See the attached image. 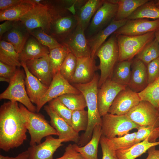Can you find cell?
<instances>
[{
	"instance_id": "1",
	"label": "cell",
	"mask_w": 159,
	"mask_h": 159,
	"mask_svg": "<svg viewBox=\"0 0 159 159\" xmlns=\"http://www.w3.org/2000/svg\"><path fill=\"white\" fill-rule=\"evenodd\" d=\"M27 129L17 102L9 101L0 107V148L5 152L17 148L27 139Z\"/></svg>"
},
{
	"instance_id": "2",
	"label": "cell",
	"mask_w": 159,
	"mask_h": 159,
	"mask_svg": "<svg viewBox=\"0 0 159 159\" xmlns=\"http://www.w3.org/2000/svg\"><path fill=\"white\" fill-rule=\"evenodd\" d=\"M45 1L35 6L19 21L28 32L41 28L49 34L51 24L66 8L58 1Z\"/></svg>"
},
{
	"instance_id": "3",
	"label": "cell",
	"mask_w": 159,
	"mask_h": 159,
	"mask_svg": "<svg viewBox=\"0 0 159 159\" xmlns=\"http://www.w3.org/2000/svg\"><path fill=\"white\" fill-rule=\"evenodd\" d=\"M99 78L98 75L95 74L93 80L88 83L73 84V86L84 95L88 114L87 128L83 134L80 136L77 143V145L80 147L84 146L90 140L94 128L96 125H102V119L98 109L97 97Z\"/></svg>"
},
{
	"instance_id": "4",
	"label": "cell",
	"mask_w": 159,
	"mask_h": 159,
	"mask_svg": "<svg viewBox=\"0 0 159 159\" xmlns=\"http://www.w3.org/2000/svg\"><path fill=\"white\" fill-rule=\"evenodd\" d=\"M19 104L30 136V146L40 144L44 137L49 135H58L56 130L43 115L30 111L21 103Z\"/></svg>"
},
{
	"instance_id": "5",
	"label": "cell",
	"mask_w": 159,
	"mask_h": 159,
	"mask_svg": "<svg viewBox=\"0 0 159 159\" xmlns=\"http://www.w3.org/2000/svg\"><path fill=\"white\" fill-rule=\"evenodd\" d=\"M119 48L115 35L113 34L97 50L95 57L100 59L98 69L101 74L98 82V87L111 76L114 68L118 62Z\"/></svg>"
},
{
	"instance_id": "6",
	"label": "cell",
	"mask_w": 159,
	"mask_h": 159,
	"mask_svg": "<svg viewBox=\"0 0 159 159\" xmlns=\"http://www.w3.org/2000/svg\"><path fill=\"white\" fill-rule=\"evenodd\" d=\"M119 48L118 62L132 60L148 43L155 38V32L138 36H116Z\"/></svg>"
},
{
	"instance_id": "7",
	"label": "cell",
	"mask_w": 159,
	"mask_h": 159,
	"mask_svg": "<svg viewBox=\"0 0 159 159\" xmlns=\"http://www.w3.org/2000/svg\"><path fill=\"white\" fill-rule=\"evenodd\" d=\"M23 70L17 69L6 89L0 95V99L19 102L30 111L35 112L36 107L30 101L25 84V74Z\"/></svg>"
},
{
	"instance_id": "8",
	"label": "cell",
	"mask_w": 159,
	"mask_h": 159,
	"mask_svg": "<svg viewBox=\"0 0 159 159\" xmlns=\"http://www.w3.org/2000/svg\"><path fill=\"white\" fill-rule=\"evenodd\" d=\"M102 135L107 139L122 136L140 126L132 121L126 115L107 113L102 117Z\"/></svg>"
},
{
	"instance_id": "9",
	"label": "cell",
	"mask_w": 159,
	"mask_h": 159,
	"mask_svg": "<svg viewBox=\"0 0 159 159\" xmlns=\"http://www.w3.org/2000/svg\"><path fill=\"white\" fill-rule=\"evenodd\" d=\"M117 0H104L85 30V34L87 39L105 28L114 19L117 9Z\"/></svg>"
},
{
	"instance_id": "10",
	"label": "cell",
	"mask_w": 159,
	"mask_h": 159,
	"mask_svg": "<svg viewBox=\"0 0 159 159\" xmlns=\"http://www.w3.org/2000/svg\"><path fill=\"white\" fill-rule=\"evenodd\" d=\"M126 115L140 126L149 125L157 128L159 125L158 109L147 101L141 100Z\"/></svg>"
},
{
	"instance_id": "11",
	"label": "cell",
	"mask_w": 159,
	"mask_h": 159,
	"mask_svg": "<svg viewBox=\"0 0 159 159\" xmlns=\"http://www.w3.org/2000/svg\"><path fill=\"white\" fill-rule=\"evenodd\" d=\"M81 92L65 79L59 72L54 75L46 93L36 105V112H39L47 102L63 95L73 93L79 94Z\"/></svg>"
},
{
	"instance_id": "12",
	"label": "cell",
	"mask_w": 159,
	"mask_h": 159,
	"mask_svg": "<svg viewBox=\"0 0 159 159\" xmlns=\"http://www.w3.org/2000/svg\"><path fill=\"white\" fill-rule=\"evenodd\" d=\"M77 25L75 15L66 9L59 14L52 22L49 35L59 42L61 43L72 32Z\"/></svg>"
},
{
	"instance_id": "13",
	"label": "cell",
	"mask_w": 159,
	"mask_h": 159,
	"mask_svg": "<svg viewBox=\"0 0 159 159\" xmlns=\"http://www.w3.org/2000/svg\"><path fill=\"white\" fill-rule=\"evenodd\" d=\"M127 87L117 84L108 78L99 87L97 93V102L101 117L108 113L117 95Z\"/></svg>"
},
{
	"instance_id": "14",
	"label": "cell",
	"mask_w": 159,
	"mask_h": 159,
	"mask_svg": "<svg viewBox=\"0 0 159 159\" xmlns=\"http://www.w3.org/2000/svg\"><path fill=\"white\" fill-rule=\"evenodd\" d=\"M61 44L65 46L77 58L91 56V49L85 31L78 24L72 32Z\"/></svg>"
},
{
	"instance_id": "15",
	"label": "cell",
	"mask_w": 159,
	"mask_h": 159,
	"mask_svg": "<svg viewBox=\"0 0 159 159\" xmlns=\"http://www.w3.org/2000/svg\"><path fill=\"white\" fill-rule=\"evenodd\" d=\"M159 28V19L149 20L147 19H139L127 20L113 34L116 36L119 35L138 36L155 32Z\"/></svg>"
},
{
	"instance_id": "16",
	"label": "cell",
	"mask_w": 159,
	"mask_h": 159,
	"mask_svg": "<svg viewBox=\"0 0 159 159\" xmlns=\"http://www.w3.org/2000/svg\"><path fill=\"white\" fill-rule=\"evenodd\" d=\"M141 101L138 93L127 86L117 95L108 113L117 115H126Z\"/></svg>"
},
{
	"instance_id": "17",
	"label": "cell",
	"mask_w": 159,
	"mask_h": 159,
	"mask_svg": "<svg viewBox=\"0 0 159 159\" xmlns=\"http://www.w3.org/2000/svg\"><path fill=\"white\" fill-rule=\"evenodd\" d=\"M44 109L49 116L51 125L56 130L58 138L65 140V142L72 141L77 143L80 136L64 120L59 116L49 105L44 106Z\"/></svg>"
},
{
	"instance_id": "18",
	"label": "cell",
	"mask_w": 159,
	"mask_h": 159,
	"mask_svg": "<svg viewBox=\"0 0 159 159\" xmlns=\"http://www.w3.org/2000/svg\"><path fill=\"white\" fill-rule=\"evenodd\" d=\"M63 142H65V140L48 136L42 143L28 148V159H54V153L63 145Z\"/></svg>"
},
{
	"instance_id": "19",
	"label": "cell",
	"mask_w": 159,
	"mask_h": 159,
	"mask_svg": "<svg viewBox=\"0 0 159 159\" xmlns=\"http://www.w3.org/2000/svg\"><path fill=\"white\" fill-rule=\"evenodd\" d=\"M97 69L94 58L91 56L77 58L75 71L70 83L86 84L90 82Z\"/></svg>"
},
{
	"instance_id": "20",
	"label": "cell",
	"mask_w": 159,
	"mask_h": 159,
	"mask_svg": "<svg viewBox=\"0 0 159 159\" xmlns=\"http://www.w3.org/2000/svg\"><path fill=\"white\" fill-rule=\"evenodd\" d=\"M30 72L44 85L49 87L53 77L48 55L26 62Z\"/></svg>"
},
{
	"instance_id": "21",
	"label": "cell",
	"mask_w": 159,
	"mask_h": 159,
	"mask_svg": "<svg viewBox=\"0 0 159 159\" xmlns=\"http://www.w3.org/2000/svg\"><path fill=\"white\" fill-rule=\"evenodd\" d=\"M131 67V76L127 86L138 93L148 85L147 66L141 61L135 58L132 60Z\"/></svg>"
},
{
	"instance_id": "22",
	"label": "cell",
	"mask_w": 159,
	"mask_h": 159,
	"mask_svg": "<svg viewBox=\"0 0 159 159\" xmlns=\"http://www.w3.org/2000/svg\"><path fill=\"white\" fill-rule=\"evenodd\" d=\"M21 62L25 73V84L27 94L31 102L37 105L46 93L48 87L42 83L30 72L25 62Z\"/></svg>"
},
{
	"instance_id": "23",
	"label": "cell",
	"mask_w": 159,
	"mask_h": 159,
	"mask_svg": "<svg viewBox=\"0 0 159 159\" xmlns=\"http://www.w3.org/2000/svg\"><path fill=\"white\" fill-rule=\"evenodd\" d=\"M29 34L26 29L19 21H14L12 28L5 33L1 40L10 43L19 54L22 51L29 37Z\"/></svg>"
},
{
	"instance_id": "24",
	"label": "cell",
	"mask_w": 159,
	"mask_h": 159,
	"mask_svg": "<svg viewBox=\"0 0 159 159\" xmlns=\"http://www.w3.org/2000/svg\"><path fill=\"white\" fill-rule=\"evenodd\" d=\"M127 20L125 19L116 21L113 19L106 27L87 39L91 49V56L92 57L95 58L97 50L105 42L107 37L123 25Z\"/></svg>"
},
{
	"instance_id": "25",
	"label": "cell",
	"mask_w": 159,
	"mask_h": 159,
	"mask_svg": "<svg viewBox=\"0 0 159 159\" xmlns=\"http://www.w3.org/2000/svg\"><path fill=\"white\" fill-rule=\"evenodd\" d=\"M49 49L42 45L33 37H29L19 54L21 62L26 61L44 57L48 55Z\"/></svg>"
},
{
	"instance_id": "26",
	"label": "cell",
	"mask_w": 159,
	"mask_h": 159,
	"mask_svg": "<svg viewBox=\"0 0 159 159\" xmlns=\"http://www.w3.org/2000/svg\"><path fill=\"white\" fill-rule=\"evenodd\" d=\"M104 0H87L81 8L77 9L75 14L78 24L85 31L96 12L103 4Z\"/></svg>"
},
{
	"instance_id": "27",
	"label": "cell",
	"mask_w": 159,
	"mask_h": 159,
	"mask_svg": "<svg viewBox=\"0 0 159 159\" xmlns=\"http://www.w3.org/2000/svg\"><path fill=\"white\" fill-rule=\"evenodd\" d=\"M102 135L101 125H96L94 128L91 139L89 142L82 147L74 144V149L85 159H98V146Z\"/></svg>"
},
{
	"instance_id": "28",
	"label": "cell",
	"mask_w": 159,
	"mask_h": 159,
	"mask_svg": "<svg viewBox=\"0 0 159 159\" xmlns=\"http://www.w3.org/2000/svg\"><path fill=\"white\" fill-rule=\"evenodd\" d=\"M36 5L33 0H26L24 2L0 11V21H19Z\"/></svg>"
},
{
	"instance_id": "29",
	"label": "cell",
	"mask_w": 159,
	"mask_h": 159,
	"mask_svg": "<svg viewBox=\"0 0 159 159\" xmlns=\"http://www.w3.org/2000/svg\"><path fill=\"white\" fill-rule=\"evenodd\" d=\"M148 138L127 149L115 151L117 159H135L146 152L150 148L159 145V140L150 142Z\"/></svg>"
},
{
	"instance_id": "30",
	"label": "cell",
	"mask_w": 159,
	"mask_h": 159,
	"mask_svg": "<svg viewBox=\"0 0 159 159\" xmlns=\"http://www.w3.org/2000/svg\"><path fill=\"white\" fill-rule=\"evenodd\" d=\"M132 60L118 62L109 78L117 84L127 86L131 76Z\"/></svg>"
},
{
	"instance_id": "31",
	"label": "cell",
	"mask_w": 159,
	"mask_h": 159,
	"mask_svg": "<svg viewBox=\"0 0 159 159\" xmlns=\"http://www.w3.org/2000/svg\"><path fill=\"white\" fill-rule=\"evenodd\" d=\"M0 62L17 67L21 66L19 54L10 43L3 40L0 42Z\"/></svg>"
},
{
	"instance_id": "32",
	"label": "cell",
	"mask_w": 159,
	"mask_h": 159,
	"mask_svg": "<svg viewBox=\"0 0 159 159\" xmlns=\"http://www.w3.org/2000/svg\"><path fill=\"white\" fill-rule=\"evenodd\" d=\"M148 0H117V9L114 20L120 21L125 19L138 8Z\"/></svg>"
},
{
	"instance_id": "33",
	"label": "cell",
	"mask_w": 159,
	"mask_h": 159,
	"mask_svg": "<svg viewBox=\"0 0 159 159\" xmlns=\"http://www.w3.org/2000/svg\"><path fill=\"white\" fill-rule=\"evenodd\" d=\"M147 18L159 19V9L155 6L154 0H149L139 7L127 19Z\"/></svg>"
},
{
	"instance_id": "34",
	"label": "cell",
	"mask_w": 159,
	"mask_h": 159,
	"mask_svg": "<svg viewBox=\"0 0 159 159\" xmlns=\"http://www.w3.org/2000/svg\"><path fill=\"white\" fill-rule=\"evenodd\" d=\"M69 52L68 48L63 45L49 50L48 57L53 76L59 72L62 63Z\"/></svg>"
},
{
	"instance_id": "35",
	"label": "cell",
	"mask_w": 159,
	"mask_h": 159,
	"mask_svg": "<svg viewBox=\"0 0 159 159\" xmlns=\"http://www.w3.org/2000/svg\"><path fill=\"white\" fill-rule=\"evenodd\" d=\"M136 134L135 132L110 139L106 138L109 148L116 151L127 149L136 144Z\"/></svg>"
},
{
	"instance_id": "36",
	"label": "cell",
	"mask_w": 159,
	"mask_h": 159,
	"mask_svg": "<svg viewBox=\"0 0 159 159\" xmlns=\"http://www.w3.org/2000/svg\"><path fill=\"white\" fill-rule=\"evenodd\" d=\"M58 98L72 111L84 110L87 107L85 98L82 93L66 94Z\"/></svg>"
},
{
	"instance_id": "37",
	"label": "cell",
	"mask_w": 159,
	"mask_h": 159,
	"mask_svg": "<svg viewBox=\"0 0 159 159\" xmlns=\"http://www.w3.org/2000/svg\"><path fill=\"white\" fill-rule=\"evenodd\" d=\"M138 94L141 100L148 101L158 109L159 107V76Z\"/></svg>"
},
{
	"instance_id": "38",
	"label": "cell",
	"mask_w": 159,
	"mask_h": 159,
	"mask_svg": "<svg viewBox=\"0 0 159 159\" xmlns=\"http://www.w3.org/2000/svg\"><path fill=\"white\" fill-rule=\"evenodd\" d=\"M159 57V45L155 38L148 43L135 57L147 65Z\"/></svg>"
},
{
	"instance_id": "39",
	"label": "cell",
	"mask_w": 159,
	"mask_h": 159,
	"mask_svg": "<svg viewBox=\"0 0 159 159\" xmlns=\"http://www.w3.org/2000/svg\"><path fill=\"white\" fill-rule=\"evenodd\" d=\"M29 32L30 35L34 37L42 45L47 47L49 50L62 45L54 37L46 33L41 28L33 29Z\"/></svg>"
},
{
	"instance_id": "40",
	"label": "cell",
	"mask_w": 159,
	"mask_h": 159,
	"mask_svg": "<svg viewBox=\"0 0 159 159\" xmlns=\"http://www.w3.org/2000/svg\"><path fill=\"white\" fill-rule=\"evenodd\" d=\"M77 58L72 53L69 52L62 63L59 72L63 77L69 83L74 73Z\"/></svg>"
},
{
	"instance_id": "41",
	"label": "cell",
	"mask_w": 159,
	"mask_h": 159,
	"mask_svg": "<svg viewBox=\"0 0 159 159\" xmlns=\"http://www.w3.org/2000/svg\"><path fill=\"white\" fill-rule=\"evenodd\" d=\"M88 122L87 111L85 110L72 111V127L76 132L85 131Z\"/></svg>"
},
{
	"instance_id": "42",
	"label": "cell",
	"mask_w": 159,
	"mask_h": 159,
	"mask_svg": "<svg viewBox=\"0 0 159 159\" xmlns=\"http://www.w3.org/2000/svg\"><path fill=\"white\" fill-rule=\"evenodd\" d=\"M155 127L145 125L139 126L137 128L135 137L136 144L140 143L147 138L150 142H155L159 138V131Z\"/></svg>"
},
{
	"instance_id": "43",
	"label": "cell",
	"mask_w": 159,
	"mask_h": 159,
	"mask_svg": "<svg viewBox=\"0 0 159 159\" xmlns=\"http://www.w3.org/2000/svg\"><path fill=\"white\" fill-rule=\"evenodd\" d=\"M48 105L59 116L72 127V111L62 103L58 98L49 101Z\"/></svg>"
},
{
	"instance_id": "44",
	"label": "cell",
	"mask_w": 159,
	"mask_h": 159,
	"mask_svg": "<svg viewBox=\"0 0 159 159\" xmlns=\"http://www.w3.org/2000/svg\"><path fill=\"white\" fill-rule=\"evenodd\" d=\"M146 66L148 85L159 76V57L150 62Z\"/></svg>"
},
{
	"instance_id": "45",
	"label": "cell",
	"mask_w": 159,
	"mask_h": 159,
	"mask_svg": "<svg viewBox=\"0 0 159 159\" xmlns=\"http://www.w3.org/2000/svg\"><path fill=\"white\" fill-rule=\"evenodd\" d=\"M102 152V159H117L115 151L111 149L109 147L106 138L102 135L100 141Z\"/></svg>"
},
{
	"instance_id": "46",
	"label": "cell",
	"mask_w": 159,
	"mask_h": 159,
	"mask_svg": "<svg viewBox=\"0 0 159 159\" xmlns=\"http://www.w3.org/2000/svg\"><path fill=\"white\" fill-rule=\"evenodd\" d=\"M56 159H85L74 149L73 144L68 145L65 149L64 152L61 157Z\"/></svg>"
},
{
	"instance_id": "47",
	"label": "cell",
	"mask_w": 159,
	"mask_h": 159,
	"mask_svg": "<svg viewBox=\"0 0 159 159\" xmlns=\"http://www.w3.org/2000/svg\"><path fill=\"white\" fill-rule=\"evenodd\" d=\"M17 67L6 64L0 62V77L11 80L15 75Z\"/></svg>"
},
{
	"instance_id": "48",
	"label": "cell",
	"mask_w": 159,
	"mask_h": 159,
	"mask_svg": "<svg viewBox=\"0 0 159 159\" xmlns=\"http://www.w3.org/2000/svg\"><path fill=\"white\" fill-rule=\"evenodd\" d=\"M26 0H0V10H3L24 2Z\"/></svg>"
},
{
	"instance_id": "49",
	"label": "cell",
	"mask_w": 159,
	"mask_h": 159,
	"mask_svg": "<svg viewBox=\"0 0 159 159\" xmlns=\"http://www.w3.org/2000/svg\"><path fill=\"white\" fill-rule=\"evenodd\" d=\"M14 21L6 20L0 24V38L1 40L3 35L13 27Z\"/></svg>"
},
{
	"instance_id": "50",
	"label": "cell",
	"mask_w": 159,
	"mask_h": 159,
	"mask_svg": "<svg viewBox=\"0 0 159 159\" xmlns=\"http://www.w3.org/2000/svg\"><path fill=\"white\" fill-rule=\"evenodd\" d=\"M155 147L153 146L148 149V155L145 159H159V149H156Z\"/></svg>"
},
{
	"instance_id": "51",
	"label": "cell",
	"mask_w": 159,
	"mask_h": 159,
	"mask_svg": "<svg viewBox=\"0 0 159 159\" xmlns=\"http://www.w3.org/2000/svg\"><path fill=\"white\" fill-rule=\"evenodd\" d=\"M29 153L27 150H26L20 153L14 157L5 156L0 155V159H28Z\"/></svg>"
},
{
	"instance_id": "52",
	"label": "cell",
	"mask_w": 159,
	"mask_h": 159,
	"mask_svg": "<svg viewBox=\"0 0 159 159\" xmlns=\"http://www.w3.org/2000/svg\"><path fill=\"white\" fill-rule=\"evenodd\" d=\"M11 80L9 79L6 78L0 77V81L1 82H6L9 83H10Z\"/></svg>"
},
{
	"instance_id": "53",
	"label": "cell",
	"mask_w": 159,
	"mask_h": 159,
	"mask_svg": "<svg viewBox=\"0 0 159 159\" xmlns=\"http://www.w3.org/2000/svg\"><path fill=\"white\" fill-rule=\"evenodd\" d=\"M155 38L157 40L159 45V28L155 32Z\"/></svg>"
},
{
	"instance_id": "54",
	"label": "cell",
	"mask_w": 159,
	"mask_h": 159,
	"mask_svg": "<svg viewBox=\"0 0 159 159\" xmlns=\"http://www.w3.org/2000/svg\"><path fill=\"white\" fill-rule=\"evenodd\" d=\"M155 6L159 9V0H154Z\"/></svg>"
},
{
	"instance_id": "55",
	"label": "cell",
	"mask_w": 159,
	"mask_h": 159,
	"mask_svg": "<svg viewBox=\"0 0 159 159\" xmlns=\"http://www.w3.org/2000/svg\"><path fill=\"white\" fill-rule=\"evenodd\" d=\"M157 109H158V113H159V107ZM156 130L159 131V125L156 128Z\"/></svg>"
}]
</instances>
